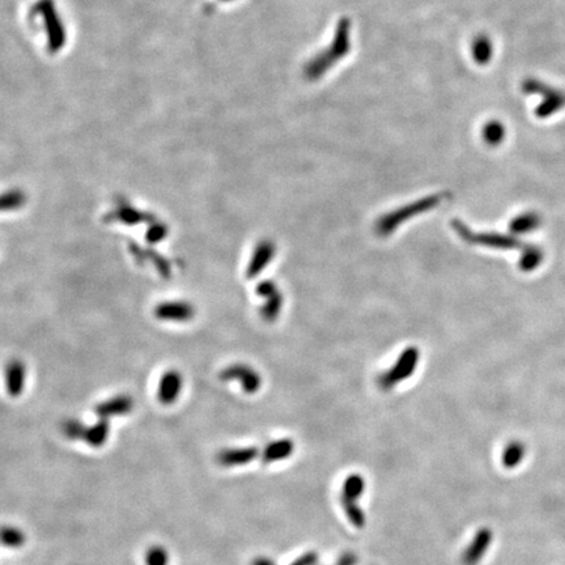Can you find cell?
Segmentation results:
<instances>
[{
    "label": "cell",
    "mask_w": 565,
    "mask_h": 565,
    "mask_svg": "<svg viewBox=\"0 0 565 565\" xmlns=\"http://www.w3.org/2000/svg\"><path fill=\"white\" fill-rule=\"evenodd\" d=\"M294 441L291 438H282V440L270 443L264 447L263 454H262V461L264 465H270L273 462L289 458L294 454Z\"/></svg>",
    "instance_id": "5bb4252c"
},
{
    "label": "cell",
    "mask_w": 565,
    "mask_h": 565,
    "mask_svg": "<svg viewBox=\"0 0 565 565\" xmlns=\"http://www.w3.org/2000/svg\"><path fill=\"white\" fill-rule=\"evenodd\" d=\"M365 488V482L364 478L359 474H352L349 475L342 487V507L344 509V513L347 516L348 521L352 523L356 529H363L365 526V516L361 511L358 500L363 495Z\"/></svg>",
    "instance_id": "7a4b0ae2"
},
{
    "label": "cell",
    "mask_w": 565,
    "mask_h": 565,
    "mask_svg": "<svg viewBox=\"0 0 565 565\" xmlns=\"http://www.w3.org/2000/svg\"><path fill=\"white\" fill-rule=\"evenodd\" d=\"M419 359L420 352L417 348L410 347L404 349L392 368L381 376L379 380L381 388L383 390H392L395 385L410 379L416 369Z\"/></svg>",
    "instance_id": "3957f363"
},
{
    "label": "cell",
    "mask_w": 565,
    "mask_h": 565,
    "mask_svg": "<svg viewBox=\"0 0 565 565\" xmlns=\"http://www.w3.org/2000/svg\"><path fill=\"white\" fill-rule=\"evenodd\" d=\"M251 565H276L275 563H272L270 559H267V557H257L254 562H253V564Z\"/></svg>",
    "instance_id": "4316f807"
},
{
    "label": "cell",
    "mask_w": 565,
    "mask_h": 565,
    "mask_svg": "<svg viewBox=\"0 0 565 565\" xmlns=\"http://www.w3.org/2000/svg\"><path fill=\"white\" fill-rule=\"evenodd\" d=\"M182 386L184 379L180 372L168 370L166 373H164L157 389V398L160 403H163L165 406L173 404L182 392Z\"/></svg>",
    "instance_id": "9c48e42d"
},
{
    "label": "cell",
    "mask_w": 565,
    "mask_h": 565,
    "mask_svg": "<svg viewBox=\"0 0 565 565\" xmlns=\"http://www.w3.org/2000/svg\"><path fill=\"white\" fill-rule=\"evenodd\" d=\"M276 254V245L270 239H262L255 246L250 262L246 269V278L254 279L261 273L273 260Z\"/></svg>",
    "instance_id": "ba28073f"
},
{
    "label": "cell",
    "mask_w": 565,
    "mask_h": 565,
    "mask_svg": "<svg viewBox=\"0 0 565 565\" xmlns=\"http://www.w3.org/2000/svg\"><path fill=\"white\" fill-rule=\"evenodd\" d=\"M6 390L12 398L22 395L26 382V367L22 360H11L4 370Z\"/></svg>",
    "instance_id": "30bf717a"
},
{
    "label": "cell",
    "mask_w": 565,
    "mask_h": 565,
    "mask_svg": "<svg viewBox=\"0 0 565 565\" xmlns=\"http://www.w3.org/2000/svg\"><path fill=\"white\" fill-rule=\"evenodd\" d=\"M145 565H169V554L161 546H153L144 557Z\"/></svg>",
    "instance_id": "7402d4cb"
},
{
    "label": "cell",
    "mask_w": 565,
    "mask_h": 565,
    "mask_svg": "<svg viewBox=\"0 0 565 565\" xmlns=\"http://www.w3.org/2000/svg\"><path fill=\"white\" fill-rule=\"evenodd\" d=\"M543 258V253L538 248H527L522 253L520 267L523 271L529 272L536 269Z\"/></svg>",
    "instance_id": "44dd1931"
},
{
    "label": "cell",
    "mask_w": 565,
    "mask_h": 565,
    "mask_svg": "<svg viewBox=\"0 0 565 565\" xmlns=\"http://www.w3.org/2000/svg\"><path fill=\"white\" fill-rule=\"evenodd\" d=\"M526 454V446L520 441H513L505 447L502 453V465L507 468H517Z\"/></svg>",
    "instance_id": "ac0fdd59"
},
{
    "label": "cell",
    "mask_w": 565,
    "mask_h": 565,
    "mask_svg": "<svg viewBox=\"0 0 565 565\" xmlns=\"http://www.w3.org/2000/svg\"><path fill=\"white\" fill-rule=\"evenodd\" d=\"M317 562H318V554L317 552H306L303 556H300L291 565H315Z\"/></svg>",
    "instance_id": "d4e9b609"
},
{
    "label": "cell",
    "mask_w": 565,
    "mask_h": 565,
    "mask_svg": "<svg viewBox=\"0 0 565 565\" xmlns=\"http://www.w3.org/2000/svg\"><path fill=\"white\" fill-rule=\"evenodd\" d=\"M441 202H443V196L441 194L425 196L420 200H415V202L407 205V206L401 207V208L392 211L390 214H386L377 221L376 233L381 237H388V236L392 234L395 229L401 227L403 223H406L407 220L433 209Z\"/></svg>",
    "instance_id": "6da1fadb"
},
{
    "label": "cell",
    "mask_w": 565,
    "mask_h": 565,
    "mask_svg": "<svg viewBox=\"0 0 565 565\" xmlns=\"http://www.w3.org/2000/svg\"><path fill=\"white\" fill-rule=\"evenodd\" d=\"M26 542V536L22 530L12 527V526H3L0 527V544L8 548H20Z\"/></svg>",
    "instance_id": "ffe728a7"
},
{
    "label": "cell",
    "mask_w": 565,
    "mask_h": 565,
    "mask_svg": "<svg viewBox=\"0 0 565 565\" xmlns=\"http://www.w3.org/2000/svg\"><path fill=\"white\" fill-rule=\"evenodd\" d=\"M257 294L264 299V304L262 305L260 310L262 318L267 322L275 321L280 315L284 303V297L276 284L271 280L260 282L257 287Z\"/></svg>",
    "instance_id": "5b68a950"
},
{
    "label": "cell",
    "mask_w": 565,
    "mask_h": 565,
    "mask_svg": "<svg viewBox=\"0 0 565 565\" xmlns=\"http://www.w3.org/2000/svg\"><path fill=\"white\" fill-rule=\"evenodd\" d=\"M153 315L164 322H187L196 315V308L186 301H164L157 305Z\"/></svg>",
    "instance_id": "52a82bcc"
},
{
    "label": "cell",
    "mask_w": 565,
    "mask_h": 565,
    "mask_svg": "<svg viewBox=\"0 0 565 565\" xmlns=\"http://www.w3.org/2000/svg\"><path fill=\"white\" fill-rule=\"evenodd\" d=\"M492 539H493V534L487 527H483V529L478 530V533L475 534L472 542L468 544L466 551L463 552L462 564H478L480 559L487 552Z\"/></svg>",
    "instance_id": "8fae6325"
},
{
    "label": "cell",
    "mask_w": 565,
    "mask_h": 565,
    "mask_svg": "<svg viewBox=\"0 0 565 565\" xmlns=\"http://www.w3.org/2000/svg\"><path fill=\"white\" fill-rule=\"evenodd\" d=\"M111 216L116 221H120L126 225H136L143 221H148V218H152L150 214H144L129 203H123L117 207L116 209H113Z\"/></svg>",
    "instance_id": "9a60e30c"
},
{
    "label": "cell",
    "mask_w": 565,
    "mask_h": 565,
    "mask_svg": "<svg viewBox=\"0 0 565 565\" xmlns=\"http://www.w3.org/2000/svg\"><path fill=\"white\" fill-rule=\"evenodd\" d=\"M220 377L223 381H237L246 394H254L261 389V376L245 364L230 365L221 372Z\"/></svg>",
    "instance_id": "8992f818"
},
{
    "label": "cell",
    "mask_w": 565,
    "mask_h": 565,
    "mask_svg": "<svg viewBox=\"0 0 565 565\" xmlns=\"http://www.w3.org/2000/svg\"><path fill=\"white\" fill-rule=\"evenodd\" d=\"M260 454L258 447H237V449H224L216 456L220 466L224 468H234V466H244L253 462Z\"/></svg>",
    "instance_id": "7c38bea8"
},
{
    "label": "cell",
    "mask_w": 565,
    "mask_h": 565,
    "mask_svg": "<svg viewBox=\"0 0 565 565\" xmlns=\"http://www.w3.org/2000/svg\"><path fill=\"white\" fill-rule=\"evenodd\" d=\"M453 227L456 229V233L465 239L468 244L472 245H483L487 248H495V249H511L517 248L520 245L518 239H511L504 234L498 233H474L471 229H468L462 221L456 220L453 223Z\"/></svg>",
    "instance_id": "277c9868"
},
{
    "label": "cell",
    "mask_w": 565,
    "mask_h": 565,
    "mask_svg": "<svg viewBox=\"0 0 565 565\" xmlns=\"http://www.w3.org/2000/svg\"><path fill=\"white\" fill-rule=\"evenodd\" d=\"M356 563H358L356 555H353L352 552H347V554H343L340 556V559H339L337 565H355Z\"/></svg>",
    "instance_id": "484cf974"
},
{
    "label": "cell",
    "mask_w": 565,
    "mask_h": 565,
    "mask_svg": "<svg viewBox=\"0 0 565 565\" xmlns=\"http://www.w3.org/2000/svg\"><path fill=\"white\" fill-rule=\"evenodd\" d=\"M86 429H87V427L83 425L79 420H75V419L74 420H67L62 427L63 433L70 440H80V438L83 440Z\"/></svg>",
    "instance_id": "603a6c76"
},
{
    "label": "cell",
    "mask_w": 565,
    "mask_h": 565,
    "mask_svg": "<svg viewBox=\"0 0 565 565\" xmlns=\"http://www.w3.org/2000/svg\"><path fill=\"white\" fill-rule=\"evenodd\" d=\"M26 203V194L19 190L13 189L0 194V212H11L25 206Z\"/></svg>",
    "instance_id": "e0dca14e"
},
{
    "label": "cell",
    "mask_w": 565,
    "mask_h": 565,
    "mask_svg": "<svg viewBox=\"0 0 565 565\" xmlns=\"http://www.w3.org/2000/svg\"><path fill=\"white\" fill-rule=\"evenodd\" d=\"M109 432V422L106 419H100V422L97 423L88 427L83 440L87 443L88 445L100 447L106 443Z\"/></svg>",
    "instance_id": "2e32d148"
},
{
    "label": "cell",
    "mask_w": 565,
    "mask_h": 565,
    "mask_svg": "<svg viewBox=\"0 0 565 565\" xmlns=\"http://www.w3.org/2000/svg\"><path fill=\"white\" fill-rule=\"evenodd\" d=\"M539 225H541V218L536 214L527 212V214H522L514 220H511L509 229L513 233H529V232L535 230Z\"/></svg>",
    "instance_id": "d6986e66"
},
{
    "label": "cell",
    "mask_w": 565,
    "mask_h": 565,
    "mask_svg": "<svg viewBox=\"0 0 565 565\" xmlns=\"http://www.w3.org/2000/svg\"><path fill=\"white\" fill-rule=\"evenodd\" d=\"M134 408V401L129 395H117L105 402H101L96 406L95 413L100 419H109L113 416H120L130 413Z\"/></svg>",
    "instance_id": "4fadbf2b"
},
{
    "label": "cell",
    "mask_w": 565,
    "mask_h": 565,
    "mask_svg": "<svg viewBox=\"0 0 565 565\" xmlns=\"http://www.w3.org/2000/svg\"><path fill=\"white\" fill-rule=\"evenodd\" d=\"M169 234V228L163 224V223H157L154 221L152 225L148 228L147 233H145V239L151 244H157L160 241H163L166 236Z\"/></svg>",
    "instance_id": "cb8c5ba5"
}]
</instances>
